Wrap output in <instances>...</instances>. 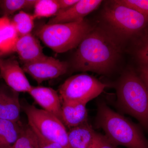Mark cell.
Returning a JSON list of instances; mask_svg holds the SVG:
<instances>
[{
    "instance_id": "6da1fadb",
    "label": "cell",
    "mask_w": 148,
    "mask_h": 148,
    "mask_svg": "<svg viewBox=\"0 0 148 148\" xmlns=\"http://www.w3.org/2000/svg\"><path fill=\"white\" fill-rule=\"evenodd\" d=\"M119 40L109 30L92 29L77 47L72 68L76 71L109 74L114 68L121 53Z\"/></svg>"
},
{
    "instance_id": "7a4b0ae2",
    "label": "cell",
    "mask_w": 148,
    "mask_h": 148,
    "mask_svg": "<svg viewBox=\"0 0 148 148\" xmlns=\"http://www.w3.org/2000/svg\"><path fill=\"white\" fill-rule=\"evenodd\" d=\"M95 123L105 136L118 147L148 148V140L138 125L111 109L106 103H98Z\"/></svg>"
},
{
    "instance_id": "3957f363",
    "label": "cell",
    "mask_w": 148,
    "mask_h": 148,
    "mask_svg": "<svg viewBox=\"0 0 148 148\" xmlns=\"http://www.w3.org/2000/svg\"><path fill=\"white\" fill-rule=\"evenodd\" d=\"M116 89L119 108L136 119L148 131V90L140 77L132 71L125 72Z\"/></svg>"
},
{
    "instance_id": "277c9868",
    "label": "cell",
    "mask_w": 148,
    "mask_h": 148,
    "mask_svg": "<svg viewBox=\"0 0 148 148\" xmlns=\"http://www.w3.org/2000/svg\"><path fill=\"white\" fill-rule=\"evenodd\" d=\"M93 28L85 19L73 23L45 24L36 31V35L54 52L61 53L77 47Z\"/></svg>"
},
{
    "instance_id": "5b68a950",
    "label": "cell",
    "mask_w": 148,
    "mask_h": 148,
    "mask_svg": "<svg viewBox=\"0 0 148 148\" xmlns=\"http://www.w3.org/2000/svg\"><path fill=\"white\" fill-rule=\"evenodd\" d=\"M102 15L109 31L119 39L137 34L148 24V17L121 3L119 0L107 4Z\"/></svg>"
},
{
    "instance_id": "8992f818",
    "label": "cell",
    "mask_w": 148,
    "mask_h": 148,
    "mask_svg": "<svg viewBox=\"0 0 148 148\" xmlns=\"http://www.w3.org/2000/svg\"><path fill=\"white\" fill-rule=\"evenodd\" d=\"M24 108L32 129L63 148H70L68 131L63 122L52 114L33 105H27Z\"/></svg>"
},
{
    "instance_id": "52a82bcc",
    "label": "cell",
    "mask_w": 148,
    "mask_h": 148,
    "mask_svg": "<svg viewBox=\"0 0 148 148\" xmlns=\"http://www.w3.org/2000/svg\"><path fill=\"white\" fill-rule=\"evenodd\" d=\"M108 86L95 77L86 74L75 75L64 82L59 89L62 102H88L99 96Z\"/></svg>"
},
{
    "instance_id": "ba28073f",
    "label": "cell",
    "mask_w": 148,
    "mask_h": 148,
    "mask_svg": "<svg viewBox=\"0 0 148 148\" xmlns=\"http://www.w3.org/2000/svg\"><path fill=\"white\" fill-rule=\"evenodd\" d=\"M69 68V64L66 61L46 56L38 61L24 64L22 69L40 84L63 75L67 73Z\"/></svg>"
},
{
    "instance_id": "9c48e42d",
    "label": "cell",
    "mask_w": 148,
    "mask_h": 148,
    "mask_svg": "<svg viewBox=\"0 0 148 148\" xmlns=\"http://www.w3.org/2000/svg\"><path fill=\"white\" fill-rule=\"evenodd\" d=\"M0 76L8 86L16 92H28L32 88L23 69L14 58L3 59L0 64Z\"/></svg>"
},
{
    "instance_id": "30bf717a",
    "label": "cell",
    "mask_w": 148,
    "mask_h": 148,
    "mask_svg": "<svg viewBox=\"0 0 148 148\" xmlns=\"http://www.w3.org/2000/svg\"><path fill=\"white\" fill-rule=\"evenodd\" d=\"M102 2L101 0H79L71 7L50 18L47 24H64L82 21L98 8Z\"/></svg>"
},
{
    "instance_id": "8fae6325",
    "label": "cell",
    "mask_w": 148,
    "mask_h": 148,
    "mask_svg": "<svg viewBox=\"0 0 148 148\" xmlns=\"http://www.w3.org/2000/svg\"><path fill=\"white\" fill-rule=\"evenodd\" d=\"M28 93L43 110L55 116L62 121L61 98L57 91L49 87L32 86Z\"/></svg>"
},
{
    "instance_id": "7c38bea8",
    "label": "cell",
    "mask_w": 148,
    "mask_h": 148,
    "mask_svg": "<svg viewBox=\"0 0 148 148\" xmlns=\"http://www.w3.org/2000/svg\"><path fill=\"white\" fill-rule=\"evenodd\" d=\"M24 64H28L45 58L39 41L31 34L18 37L13 48Z\"/></svg>"
},
{
    "instance_id": "4fadbf2b",
    "label": "cell",
    "mask_w": 148,
    "mask_h": 148,
    "mask_svg": "<svg viewBox=\"0 0 148 148\" xmlns=\"http://www.w3.org/2000/svg\"><path fill=\"white\" fill-rule=\"evenodd\" d=\"M18 93L8 86H0V119L19 121L21 107Z\"/></svg>"
},
{
    "instance_id": "5bb4252c",
    "label": "cell",
    "mask_w": 148,
    "mask_h": 148,
    "mask_svg": "<svg viewBox=\"0 0 148 148\" xmlns=\"http://www.w3.org/2000/svg\"><path fill=\"white\" fill-rule=\"evenodd\" d=\"M86 104L81 103L62 102V119L69 129L88 122Z\"/></svg>"
},
{
    "instance_id": "9a60e30c",
    "label": "cell",
    "mask_w": 148,
    "mask_h": 148,
    "mask_svg": "<svg viewBox=\"0 0 148 148\" xmlns=\"http://www.w3.org/2000/svg\"><path fill=\"white\" fill-rule=\"evenodd\" d=\"M97 133L88 122L69 129L68 131L69 148H90L95 141Z\"/></svg>"
},
{
    "instance_id": "2e32d148",
    "label": "cell",
    "mask_w": 148,
    "mask_h": 148,
    "mask_svg": "<svg viewBox=\"0 0 148 148\" xmlns=\"http://www.w3.org/2000/svg\"><path fill=\"white\" fill-rule=\"evenodd\" d=\"M18 37L11 19L8 16L0 17V53L3 55L13 52Z\"/></svg>"
},
{
    "instance_id": "e0dca14e",
    "label": "cell",
    "mask_w": 148,
    "mask_h": 148,
    "mask_svg": "<svg viewBox=\"0 0 148 148\" xmlns=\"http://www.w3.org/2000/svg\"><path fill=\"white\" fill-rule=\"evenodd\" d=\"M24 128L19 121L0 119V148H12Z\"/></svg>"
},
{
    "instance_id": "ac0fdd59",
    "label": "cell",
    "mask_w": 148,
    "mask_h": 148,
    "mask_svg": "<svg viewBox=\"0 0 148 148\" xmlns=\"http://www.w3.org/2000/svg\"><path fill=\"white\" fill-rule=\"evenodd\" d=\"M35 18L33 14L21 11L11 19L18 37L31 34L34 27Z\"/></svg>"
},
{
    "instance_id": "d6986e66",
    "label": "cell",
    "mask_w": 148,
    "mask_h": 148,
    "mask_svg": "<svg viewBox=\"0 0 148 148\" xmlns=\"http://www.w3.org/2000/svg\"><path fill=\"white\" fill-rule=\"evenodd\" d=\"M33 15L36 18L55 16L60 10L58 0H36Z\"/></svg>"
},
{
    "instance_id": "ffe728a7",
    "label": "cell",
    "mask_w": 148,
    "mask_h": 148,
    "mask_svg": "<svg viewBox=\"0 0 148 148\" xmlns=\"http://www.w3.org/2000/svg\"><path fill=\"white\" fill-rule=\"evenodd\" d=\"M36 0H0V10L8 16L17 11L34 8Z\"/></svg>"
},
{
    "instance_id": "44dd1931",
    "label": "cell",
    "mask_w": 148,
    "mask_h": 148,
    "mask_svg": "<svg viewBox=\"0 0 148 148\" xmlns=\"http://www.w3.org/2000/svg\"><path fill=\"white\" fill-rule=\"evenodd\" d=\"M12 148H38L36 136L29 125L24 127L21 135Z\"/></svg>"
},
{
    "instance_id": "7402d4cb",
    "label": "cell",
    "mask_w": 148,
    "mask_h": 148,
    "mask_svg": "<svg viewBox=\"0 0 148 148\" xmlns=\"http://www.w3.org/2000/svg\"><path fill=\"white\" fill-rule=\"evenodd\" d=\"M125 5L129 7L148 17V0H119Z\"/></svg>"
},
{
    "instance_id": "603a6c76",
    "label": "cell",
    "mask_w": 148,
    "mask_h": 148,
    "mask_svg": "<svg viewBox=\"0 0 148 148\" xmlns=\"http://www.w3.org/2000/svg\"><path fill=\"white\" fill-rule=\"evenodd\" d=\"M33 130L36 136L38 148H64L58 143L46 139L36 131Z\"/></svg>"
},
{
    "instance_id": "cb8c5ba5",
    "label": "cell",
    "mask_w": 148,
    "mask_h": 148,
    "mask_svg": "<svg viewBox=\"0 0 148 148\" xmlns=\"http://www.w3.org/2000/svg\"><path fill=\"white\" fill-rule=\"evenodd\" d=\"M138 56L143 64L142 67L148 68V38L138 50Z\"/></svg>"
},
{
    "instance_id": "d4e9b609",
    "label": "cell",
    "mask_w": 148,
    "mask_h": 148,
    "mask_svg": "<svg viewBox=\"0 0 148 148\" xmlns=\"http://www.w3.org/2000/svg\"><path fill=\"white\" fill-rule=\"evenodd\" d=\"M95 141L98 148H118L117 147L111 143L105 135L101 133L97 132Z\"/></svg>"
},
{
    "instance_id": "484cf974",
    "label": "cell",
    "mask_w": 148,
    "mask_h": 148,
    "mask_svg": "<svg viewBox=\"0 0 148 148\" xmlns=\"http://www.w3.org/2000/svg\"><path fill=\"white\" fill-rule=\"evenodd\" d=\"M78 1L79 0H58L60 8L58 13L71 7Z\"/></svg>"
},
{
    "instance_id": "4316f807",
    "label": "cell",
    "mask_w": 148,
    "mask_h": 148,
    "mask_svg": "<svg viewBox=\"0 0 148 148\" xmlns=\"http://www.w3.org/2000/svg\"><path fill=\"white\" fill-rule=\"evenodd\" d=\"M139 76L145 85L148 90V68L142 67Z\"/></svg>"
},
{
    "instance_id": "83f0119b",
    "label": "cell",
    "mask_w": 148,
    "mask_h": 148,
    "mask_svg": "<svg viewBox=\"0 0 148 148\" xmlns=\"http://www.w3.org/2000/svg\"><path fill=\"white\" fill-rule=\"evenodd\" d=\"M2 54L0 53V64H1L2 61L3 59L2 58Z\"/></svg>"
}]
</instances>
